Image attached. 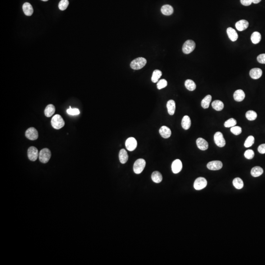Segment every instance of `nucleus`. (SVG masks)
Wrapping results in <instances>:
<instances>
[{"mask_svg": "<svg viewBox=\"0 0 265 265\" xmlns=\"http://www.w3.org/2000/svg\"><path fill=\"white\" fill-rule=\"evenodd\" d=\"M69 1L68 0H62L59 3V9L61 10H64L66 9L68 5H69Z\"/></svg>", "mask_w": 265, "mask_h": 265, "instance_id": "obj_36", "label": "nucleus"}, {"mask_svg": "<svg viewBox=\"0 0 265 265\" xmlns=\"http://www.w3.org/2000/svg\"><path fill=\"white\" fill-rule=\"evenodd\" d=\"M182 128L185 130H188L191 126V120L190 117L185 115L183 117L181 122Z\"/></svg>", "mask_w": 265, "mask_h": 265, "instance_id": "obj_22", "label": "nucleus"}, {"mask_svg": "<svg viewBox=\"0 0 265 265\" xmlns=\"http://www.w3.org/2000/svg\"><path fill=\"white\" fill-rule=\"evenodd\" d=\"M261 39V35L258 32H253L251 36V40L253 44L259 43Z\"/></svg>", "mask_w": 265, "mask_h": 265, "instance_id": "obj_30", "label": "nucleus"}, {"mask_svg": "<svg viewBox=\"0 0 265 265\" xmlns=\"http://www.w3.org/2000/svg\"><path fill=\"white\" fill-rule=\"evenodd\" d=\"M246 117L249 121H254L257 117V114L255 111L253 110H250L246 113Z\"/></svg>", "mask_w": 265, "mask_h": 265, "instance_id": "obj_33", "label": "nucleus"}, {"mask_svg": "<svg viewBox=\"0 0 265 265\" xmlns=\"http://www.w3.org/2000/svg\"><path fill=\"white\" fill-rule=\"evenodd\" d=\"M25 136L29 140L35 141L39 138V133L36 128L31 127L27 130L25 133Z\"/></svg>", "mask_w": 265, "mask_h": 265, "instance_id": "obj_8", "label": "nucleus"}, {"mask_svg": "<svg viewBox=\"0 0 265 265\" xmlns=\"http://www.w3.org/2000/svg\"><path fill=\"white\" fill-rule=\"evenodd\" d=\"M254 141H255V138H254L253 136H250L248 137V138L245 141V144H244L245 147L249 148V147H251L254 143Z\"/></svg>", "mask_w": 265, "mask_h": 265, "instance_id": "obj_34", "label": "nucleus"}, {"mask_svg": "<svg viewBox=\"0 0 265 265\" xmlns=\"http://www.w3.org/2000/svg\"><path fill=\"white\" fill-rule=\"evenodd\" d=\"M125 146L129 151H134L137 147V141L134 138H129L126 141Z\"/></svg>", "mask_w": 265, "mask_h": 265, "instance_id": "obj_10", "label": "nucleus"}, {"mask_svg": "<svg viewBox=\"0 0 265 265\" xmlns=\"http://www.w3.org/2000/svg\"><path fill=\"white\" fill-rule=\"evenodd\" d=\"M261 1V0H252V3L254 4H258L260 3V2Z\"/></svg>", "mask_w": 265, "mask_h": 265, "instance_id": "obj_44", "label": "nucleus"}, {"mask_svg": "<svg viewBox=\"0 0 265 265\" xmlns=\"http://www.w3.org/2000/svg\"><path fill=\"white\" fill-rule=\"evenodd\" d=\"M244 155L246 159L251 160V159H253L254 156V152L251 149H249V150L246 151Z\"/></svg>", "mask_w": 265, "mask_h": 265, "instance_id": "obj_39", "label": "nucleus"}, {"mask_svg": "<svg viewBox=\"0 0 265 265\" xmlns=\"http://www.w3.org/2000/svg\"><path fill=\"white\" fill-rule=\"evenodd\" d=\"M207 185V181L203 177L197 178L193 184V187L196 190H201L205 188Z\"/></svg>", "mask_w": 265, "mask_h": 265, "instance_id": "obj_6", "label": "nucleus"}, {"mask_svg": "<svg viewBox=\"0 0 265 265\" xmlns=\"http://www.w3.org/2000/svg\"><path fill=\"white\" fill-rule=\"evenodd\" d=\"M237 124V121L233 118H231L227 121H226L224 123V126L226 128H230V127H234Z\"/></svg>", "mask_w": 265, "mask_h": 265, "instance_id": "obj_35", "label": "nucleus"}, {"mask_svg": "<svg viewBox=\"0 0 265 265\" xmlns=\"http://www.w3.org/2000/svg\"><path fill=\"white\" fill-rule=\"evenodd\" d=\"M145 165L146 162L144 159H138L134 165L133 170L134 173L138 174L141 173L144 169Z\"/></svg>", "mask_w": 265, "mask_h": 265, "instance_id": "obj_4", "label": "nucleus"}, {"mask_svg": "<svg viewBox=\"0 0 265 265\" xmlns=\"http://www.w3.org/2000/svg\"><path fill=\"white\" fill-rule=\"evenodd\" d=\"M28 157L31 161H36L39 157L38 149L35 146L29 147L28 150Z\"/></svg>", "mask_w": 265, "mask_h": 265, "instance_id": "obj_9", "label": "nucleus"}, {"mask_svg": "<svg viewBox=\"0 0 265 265\" xmlns=\"http://www.w3.org/2000/svg\"><path fill=\"white\" fill-rule=\"evenodd\" d=\"M185 86L187 90L190 91H193L196 87V84L192 80H187L185 83Z\"/></svg>", "mask_w": 265, "mask_h": 265, "instance_id": "obj_29", "label": "nucleus"}, {"mask_svg": "<svg viewBox=\"0 0 265 265\" xmlns=\"http://www.w3.org/2000/svg\"><path fill=\"white\" fill-rule=\"evenodd\" d=\"M167 107L168 114L171 115H173L175 113L176 109L175 102L174 100H170L168 101Z\"/></svg>", "mask_w": 265, "mask_h": 265, "instance_id": "obj_20", "label": "nucleus"}, {"mask_svg": "<svg viewBox=\"0 0 265 265\" xmlns=\"http://www.w3.org/2000/svg\"><path fill=\"white\" fill-rule=\"evenodd\" d=\"M119 159L121 163L122 164H125L128 161V155L124 149H122L119 152Z\"/></svg>", "mask_w": 265, "mask_h": 265, "instance_id": "obj_23", "label": "nucleus"}, {"mask_svg": "<svg viewBox=\"0 0 265 265\" xmlns=\"http://www.w3.org/2000/svg\"><path fill=\"white\" fill-rule=\"evenodd\" d=\"M161 13L165 15H170L173 13V8L168 5H163L161 8Z\"/></svg>", "mask_w": 265, "mask_h": 265, "instance_id": "obj_24", "label": "nucleus"}, {"mask_svg": "<svg viewBox=\"0 0 265 265\" xmlns=\"http://www.w3.org/2000/svg\"><path fill=\"white\" fill-rule=\"evenodd\" d=\"M23 12L26 15L31 16L33 14V9L32 5L29 3H25L23 5Z\"/></svg>", "mask_w": 265, "mask_h": 265, "instance_id": "obj_19", "label": "nucleus"}, {"mask_svg": "<svg viewBox=\"0 0 265 265\" xmlns=\"http://www.w3.org/2000/svg\"><path fill=\"white\" fill-rule=\"evenodd\" d=\"M257 61L262 64H265V54H260L257 56Z\"/></svg>", "mask_w": 265, "mask_h": 265, "instance_id": "obj_41", "label": "nucleus"}, {"mask_svg": "<svg viewBox=\"0 0 265 265\" xmlns=\"http://www.w3.org/2000/svg\"><path fill=\"white\" fill-rule=\"evenodd\" d=\"M262 70L260 68H254L250 71V76L253 79H258L262 75Z\"/></svg>", "mask_w": 265, "mask_h": 265, "instance_id": "obj_14", "label": "nucleus"}, {"mask_svg": "<svg viewBox=\"0 0 265 265\" xmlns=\"http://www.w3.org/2000/svg\"><path fill=\"white\" fill-rule=\"evenodd\" d=\"M196 144L198 148L203 151L207 150L209 146L207 141L202 138H197L196 140Z\"/></svg>", "mask_w": 265, "mask_h": 265, "instance_id": "obj_13", "label": "nucleus"}, {"mask_svg": "<svg viewBox=\"0 0 265 265\" xmlns=\"http://www.w3.org/2000/svg\"><path fill=\"white\" fill-rule=\"evenodd\" d=\"M51 125L55 129H60L65 125V122L61 115L56 114L53 117L51 120Z\"/></svg>", "mask_w": 265, "mask_h": 265, "instance_id": "obj_1", "label": "nucleus"}, {"mask_svg": "<svg viewBox=\"0 0 265 265\" xmlns=\"http://www.w3.org/2000/svg\"><path fill=\"white\" fill-rule=\"evenodd\" d=\"M159 133L161 136L165 138H169L172 135V131L168 127L165 126H163L159 130Z\"/></svg>", "mask_w": 265, "mask_h": 265, "instance_id": "obj_15", "label": "nucleus"}, {"mask_svg": "<svg viewBox=\"0 0 265 265\" xmlns=\"http://www.w3.org/2000/svg\"><path fill=\"white\" fill-rule=\"evenodd\" d=\"M151 178L153 182L156 183H160L163 180V177L160 172L156 171L153 172L151 175Z\"/></svg>", "mask_w": 265, "mask_h": 265, "instance_id": "obj_25", "label": "nucleus"}, {"mask_svg": "<svg viewBox=\"0 0 265 265\" xmlns=\"http://www.w3.org/2000/svg\"><path fill=\"white\" fill-rule=\"evenodd\" d=\"M67 113L70 115H75L80 114V110L78 109H72L71 106L69 107V109L66 110Z\"/></svg>", "mask_w": 265, "mask_h": 265, "instance_id": "obj_40", "label": "nucleus"}, {"mask_svg": "<svg viewBox=\"0 0 265 265\" xmlns=\"http://www.w3.org/2000/svg\"><path fill=\"white\" fill-rule=\"evenodd\" d=\"M258 151L261 154L265 153V144H262L259 146L258 148Z\"/></svg>", "mask_w": 265, "mask_h": 265, "instance_id": "obj_42", "label": "nucleus"}, {"mask_svg": "<svg viewBox=\"0 0 265 265\" xmlns=\"http://www.w3.org/2000/svg\"><path fill=\"white\" fill-rule=\"evenodd\" d=\"M230 131L233 134H235L236 136H238V135L241 134V133L242 132V128L240 126H235L234 127L231 128Z\"/></svg>", "mask_w": 265, "mask_h": 265, "instance_id": "obj_37", "label": "nucleus"}, {"mask_svg": "<svg viewBox=\"0 0 265 265\" xmlns=\"http://www.w3.org/2000/svg\"><path fill=\"white\" fill-rule=\"evenodd\" d=\"M55 107L52 104H49L47 105L44 110V114L47 117H52L55 112Z\"/></svg>", "mask_w": 265, "mask_h": 265, "instance_id": "obj_21", "label": "nucleus"}, {"mask_svg": "<svg viewBox=\"0 0 265 265\" xmlns=\"http://www.w3.org/2000/svg\"><path fill=\"white\" fill-rule=\"evenodd\" d=\"M223 163L219 161H213L208 163L207 167L212 170H218L223 168Z\"/></svg>", "mask_w": 265, "mask_h": 265, "instance_id": "obj_11", "label": "nucleus"}, {"mask_svg": "<svg viewBox=\"0 0 265 265\" xmlns=\"http://www.w3.org/2000/svg\"><path fill=\"white\" fill-rule=\"evenodd\" d=\"M212 106L215 110L220 111L223 110L224 108V104L220 100H215L212 103Z\"/></svg>", "mask_w": 265, "mask_h": 265, "instance_id": "obj_26", "label": "nucleus"}, {"mask_svg": "<svg viewBox=\"0 0 265 265\" xmlns=\"http://www.w3.org/2000/svg\"><path fill=\"white\" fill-rule=\"evenodd\" d=\"M168 85V82L165 79H161L158 82L157 87L158 90H161L165 88Z\"/></svg>", "mask_w": 265, "mask_h": 265, "instance_id": "obj_38", "label": "nucleus"}, {"mask_svg": "<svg viewBox=\"0 0 265 265\" xmlns=\"http://www.w3.org/2000/svg\"><path fill=\"white\" fill-rule=\"evenodd\" d=\"M263 173V169L260 167H255L252 168L251 170V175L254 177L260 176Z\"/></svg>", "mask_w": 265, "mask_h": 265, "instance_id": "obj_27", "label": "nucleus"}, {"mask_svg": "<svg viewBox=\"0 0 265 265\" xmlns=\"http://www.w3.org/2000/svg\"><path fill=\"white\" fill-rule=\"evenodd\" d=\"M214 141L216 144L219 147H224L226 145V142L222 133L217 132L214 135Z\"/></svg>", "mask_w": 265, "mask_h": 265, "instance_id": "obj_7", "label": "nucleus"}, {"mask_svg": "<svg viewBox=\"0 0 265 265\" xmlns=\"http://www.w3.org/2000/svg\"><path fill=\"white\" fill-rule=\"evenodd\" d=\"M233 186L237 189H241L243 187V182L241 178L237 177L233 181Z\"/></svg>", "mask_w": 265, "mask_h": 265, "instance_id": "obj_32", "label": "nucleus"}, {"mask_svg": "<svg viewBox=\"0 0 265 265\" xmlns=\"http://www.w3.org/2000/svg\"><path fill=\"white\" fill-rule=\"evenodd\" d=\"M241 4L245 6H249L252 4V0H241Z\"/></svg>", "mask_w": 265, "mask_h": 265, "instance_id": "obj_43", "label": "nucleus"}, {"mask_svg": "<svg viewBox=\"0 0 265 265\" xmlns=\"http://www.w3.org/2000/svg\"><path fill=\"white\" fill-rule=\"evenodd\" d=\"M249 23L245 20H241L236 23L235 27L238 31H243L249 27Z\"/></svg>", "mask_w": 265, "mask_h": 265, "instance_id": "obj_16", "label": "nucleus"}, {"mask_svg": "<svg viewBox=\"0 0 265 265\" xmlns=\"http://www.w3.org/2000/svg\"><path fill=\"white\" fill-rule=\"evenodd\" d=\"M212 96L210 95H208L205 96V97L201 101V106L204 109H207L209 108V105L212 100Z\"/></svg>", "mask_w": 265, "mask_h": 265, "instance_id": "obj_28", "label": "nucleus"}, {"mask_svg": "<svg viewBox=\"0 0 265 265\" xmlns=\"http://www.w3.org/2000/svg\"><path fill=\"white\" fill-rule=\"evenodd\" d=\"M51 152L48 148H43L39 153V159L41 163L46 164L50 160Z\"/></svg>", "mask_w": 265, "mask_h": 265, "instance_id": "obj_3", "label": "nucleus"}, {"mask_svg": "<svg viewBox=\"0 0 265 265\" xmlns=\"http://www.w3.org/2000/svg\"><path fill=\"white\" fill-rule=\"evenodd\" d=\"M233 97L236 101H242L245 98V92L242 90H237L236 91H235Z\"/></svg>", "mask_w": 265, "mask_h": 265, "instance_id": "obj_18", "label": "nucleus"}, {"mask_svg": "<svg viewBox=\"0 0 265 265\" xmlns=\"http://www.w3.org/2000/svg\"><path fill=\"white\" fill-rule=\"evenodd\" d=\"M195 41L192 40H187L183 45L182 51L184 54H189L195 50Z\"/></svg>", "mask_w": 265, "mask_h": 265, "instance_id": "obj_5", "label": "nucleus"}, {"mask_svg": "<svg viewBox=\"0 0 265 265\" xmlns=\"http://www.w3.org/2000/svg\"><path fill=\"white\" fill-rule=\"evenodd\" d=\"M226 32L229 39L233 42L236 41L238 39V33L236 32L235 29H234L232 28L229 27L227 28Z\"/></svg>", "mask_w": 265, "mask_h": 265, "instance_id": "obj_17", "label": "nucleus"}, {"mask_svg": "<svg viewBox=\"0 0 265 265\" xmlns=\"http://www.w3.org/2000/svg\"><path fill=\"white\" fill-rule=\"evenodd\" d=\"M161 75H162V72H161V71L159 70H155L153 73L152 78H151L152 82L154 83H156L157 82H158Z\"/></svg>", "mask_w": 265, "mask_h": 265, "instance_id": "obj_31", "label": "nucleus"}, {"mask_svg": "<svg viewBox=\"0 0 265 265\" xmlns=\"http://www.w3.org/2000/svg\"><path fill=\"white\" fill-rule=\"evenodd\" d=\"M41 1H44V2H47V1H48V0H41Z\"/></svg>", "mask_w": 265, "mask_h": 265, "instance_id": "obj_45", "label": "nucleus"}, {"mask_svg": "<svg viewBox=\"0 0 265 265\" xmlns=\"http://www.w3.org/2000/svg\"><path fill=\"white\" fill-rule=\"evenodd\" d=\"M147 60L145 58L140 57L134 59L130 64V66L134 70H139L141 69L146 65Z\"/></svg>", "mask_w": 265, "mask_h": 265, "instance_id": "obj_2", "label": "nucleus"}, {"mask_svg": "<svg viewBox=\"0 0 265 265\" xmlns=\"http://www.w3.org/2000/svg\"><path fill=\"white\" fill-rule=\"evenodd\" d=\"M172 172L175 174L180 172L182 169V161L179 159L174 160L172 164Z\"/></svg>", "mask_w": 265, "mask_h": 265, "instance_id": "obj_12", "label": "nucleus"}]
</instances>
